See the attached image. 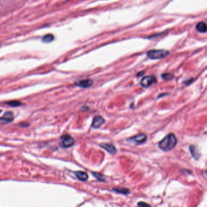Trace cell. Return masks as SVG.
<instances>
[{
    "instance_id": "8fae6325",
    "label": "cell",
    "mask_w": 207,
    "mask_h": 207,
    "mask_svg": "<svg viewBox=\"0 0 207 207\" xmlns=\"http://www.w3.org/2000/svg\"><path fill=\"white\" fill-rule=\"evenodd\" d=\"M75 175L77 176V179L80 181L85 182L88 179V175L86 172L83 171H77L75 172Z\"/></svg>"
},
{
    "instance_id": "6da1fadb",
    "label": "cell",
    "mask_w": 207,
    "mask_h": 207,
    "mask_svg": "<svg viewBox=\"0 0 207 207\" xmlns=\"http://www.w3.org/2000/svg\"><path fill=\"white\" fill-rule=\"evenodd\" d=\"M177 143V139L175 135L171 133L167 135L162 140H161L158 145L160 149L164 151H169L172 150Z\"/></svg>"
},
{
    "instance_id": "52a82bcc",
    "label": "cell",
    "mask_w": 207,
    "mask_h": 207,
    "mask_svg": "<svg viewBox=\"0 0 207 207\" xmlns=\"http://www.w3.org/2000/svg\"><path fill=\"white\" fill-rule=\"evenodd\" d=\"M14 114L11 112H8L5 114L2 118H0V124H5L13 120Z\"/></svg>"
},
{
    "instance_id": "277c9868",
    "label": "cell",
    "mask_w": 207,
    "mask_h": 207,
    "mask_svg": "<svg viewBox=\"0 0 207 207\" xmlns=\"http://www.w3.org/2000/svg\"><path fill=\"white\" fill-rule=\"evenodd\" d=\"M156 83V78L154 76H146L143 77L140 82V85L145 88H149L152 85Z\"/></svg>"
},
{
    "instance_id": "5b68a950",
    "label": "cell",
    "mask_w": 207,
    "mask_h": 207,
    "mask_svg": "<svg viewBox=\"0 0 207 207\" xmlns=\"http://www.w3.org/2000/svg\"><path fill=\"white\" fill-rule=\"evenodd\" d=\"M147 139V136L145 134H140L134 137L128 139V141L132 142L136 145H142L144 143Z\"/></svg>"
},
{
    "instance_id": "9a60e30c",
    "label": "cell",
    "mask_w": 207,
    "mask_h": 207,
    "mask_svg": "<svg viewBox=\"0 0 207 207\" xmlns=\"http://www.w3.org/2000/svg\"><path fill=\"white\" fill-rule=\"evenodd\" d=\"M114 191H115L117 193H121L123 194H127L129 193V191L128 189L125 188H118V189H113Z\"/></svg>"
},
{
    "instance_id": "e0dca14e",
    "label": "cell",
    "mask_w": 207,
    "mask_h": 207,
    "mask_svg": "<svg viewBox=\"0 0 207 207\" xmlns=\"http://www.w3.org/2000/svg\"><path fill=\"white\" fill-rule=\"evenodd\" d=\"M8 105L12 106V107H17V106H19L21 105V102H18V101H12L10 102H8L6 103Z\"/></svg>"
},
{
    "instance_id": "8992f818",
    "label": "cell",
    "mask_w": 207,
    "mask_h": 207,
    "mask_svg": "<svg viewBox=\"0 0 207 207\" xmlns=\"http://www.w3.org/2000/svg\"><path fill=\"white\" fill-rule=\"evenodd\" d=\"M105 122V120L103 117L100 115H97L94 118V120L92 123V127L95 129L99 128L100 126H102L103 125Z\"/></svg>"
},
{
    "instance_id": "ac0fdd59",
    "label": "cell",
    "mask_w": 207,
    "mask_h": 207,
    "mask_svg": "<svg viewBox=\"0 0 207 207\" xmlns=\"http://www.w3.org/2000/svg\"><path fill=\"white\" fill-rule=\"evenodd\" d=\"M193 80H194V79L193 78H189V79H188V80H185V81H184L183 82V84H185V85H186V86H188V85H189L192 82H193Z\"/></svg>"
},
{
    "instance_id": "9c48e42d",
    "label": "cell",
    "mask_w": 207,
    "mask_h": 207,
    "mask_svg": "<svg viewBox=\"0 0 207 207\" xmlns=\"http://www.w3.org/2000/svg\"><path fill=\"white\" fill-rule=\"evenodd\" d=\"M77 86L82 88H88L91 87L93 85V81L91 79H86L81 80L75 84Z\"/></svg>"
},
{
    "instance_id": "7c38bea8",
    "label": "cell",
    "mask_w": 207,
    "mask_h": 207,
    "mask_svg": "<svg viewBox=\"0 0 207 207\" xmlns=\"http://www.w3.org/2000/svg\"><path fill=\"white\" fill-rule=\"evenodd\" d=\"M196 30L200 33H205L206 32V23L202 22H199L195 26Z\"/></svg>"
},
{
    "instance_id": "d6986e66",
    "label": "cell",
    "mask_w": 207,
    "mask_h": 207,
    "mask_svg": "<svg viewBox=\"0 0 207 207\" xmlns=\"http://www.w3.org/2000/svg\"><path fill=\"white\" fill-rule=\"evenodd\" d=\"M138 206H149L150 205L148 204V203H144L143 202H140L138 203Z\"/></svg>"
},
{
    "instance_id": "5bb4252c",
    "label": "cell",
    "mask_w": 207,
    "mask_h": 207,
    "mask_svg": "<svg viewBox=\"0 0 207 207\" xmlns=\"http://www.w3.org/2000/svg\"><path fill=\"white\" fill-rule=\"evenodd\" d=\"M162 78L165 81H169L174 78V75L170 73H165L162 75Z\"/></svg>"
},
{
    "instance_id": "ba28073f",
    "label": "cell",
    "mask_w": 207,
    "mask_h": 207,
    "mask_svg": "<svg viewBox=\"0 0 207 207\" xmlns=\"http://www.w3.org/2000/svg\"><path fill=\"white\" fill-rule=\"evenodd\" d=\"M100 146L103 148L104 149H105L106 151H107L109 153L111 154H114L116 153L117 152V149L115 147V146L112 144L111 143H103L100 145Z\"/></svg>"
},
{
    "instance_id": "3957f363",
    "label": "cell",
    "mask_w": 207,
    "mask_h": 207,
    "mask_svg": "<svg viewBox=\"0 0 207 207\" xmlns=\"http://www.w3.org/2000/svg\"><path fill=\"white\" fill-rule=\"evenodd\" d=\"M74 139L68 134L64 135L60 138V145L63 148H70L74 145Z\"/></svg>"
},
{
    "instance_id": "7a4b0ae2",
    "label": "cell",
    "mask_w": 207,
    "mask_h": 207,
    "mask_svg": "<svg viewBox=\"0 0 207 207\" xmlns=\"http://www.w3.org/2000/svg\"><path fill=\"white\" fill-rule=\"evenodd\" d=\"M169 55V52L166 50H151L147 52L146 55L152 60L162 59Z\"/></svg>"
},
{
    "instance_id": "ffe728a7",
    "label": "cell",
    "mask_w": 207,
    "mask_h": 207,
    "mask_svg": "<svg viewBox=\"0 0 207 207\" xmlns=\"http://www.w3.org/2000/svg\"><path fill=\"white\" fill-rule=\"evenodd\" d=\"M144 73H145L144 72H140V73H139V74H137V76H139V77H140V76H141V75H142V74H143Z\"/></svg>"
},
{
    "instance_id": "2e32d148",
    "label": "cell",
    "mask_w": 207,
    "mask_h": 207,
    "mask_svg": "<svg viewBox=\"0 0 207 207\" xmlns=\"http://www.w3.org/2000/svg\"><path fill=\"white\" fill-rule=\"evenodd\" d=\"M92 174L100 182H105V177L102 174H99L98 172H92Z\"/></svg>"
},
{
    "instance_id": "30bf717a",
    "label": "cell",
    "mask_w": 207,
    "mask_h": 207,
    "mask_svg": "<svg viewBox=\"0 0 207 207\" xmlns=\"http://www.w3.org/2000/svg\"><path fill=\"white\" fill-rule=\"evenodd\" d=\"M189 151L191 153L192 156L194 157V159L198 160L200 157V152H199V149L196 148L194 145H191L189 147Z\"/></svg>"
},
{
    "instance_id": "4fadbf2b",
    "label": "cell",
    "mask_w": 207,
    "mask_h": 207,
    "mask_svg": "<svg viewBox=\"0 0 207 207\" xmlns=\"http://www.w3.org/2000/svg\"><path fill=\"white\" fill-rule=\"evenodd\" d=\"M54 39V36L52 34H47L44 36L42 38V41L43 43H49L52 42Z\"/></svg>"
}]
</instances>
